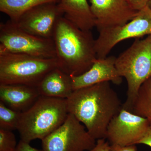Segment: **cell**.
<instances>
[{
  "mask_svg": "<svg viewBox=\"0 0 151 151\" xmlns=\"http://www.w3.org/2000/svg\"><path fill=\"white\" fill-rule=\"evenodd\" d=\"M67 102L68 113L83 124L96 140L106 139L109 123L123 107L109 81L74 90Z\"/></svg>",
  "mask_w": 151,
  "mask_h": 151,
  "instance_id": "1",
  "label": "cell"
},
{
  "mask_svg": "<svg viewBox=\"0 0 151 151\" xmlns=\"http://www.w3.org/2000/svg\"><path fill=\"white\" fill-rule=\"evenodd\" d=\"M57 68L70 76L89 70L97 59L91 30H83L64 17L58 22L52 37Z\"/></svg>",
  "mask_w": 151,
  "mask_h": 151,
  "instance_id": "2",
  "label": "cell"
},
{
  "mask_svg": "<svg viewBox=\"0 0 151 151\" xmlns=\"http://www.w3.org/2000/svg\"><path fill=\"white\" fill-rule=\"evenodd\" d=\"M68 113L67 99L40 96L21 113L17 129L21 140L29 143L42 140L62 124Z\"/></svg>",
  "mask_w": 151,
  "mask_h": 151,
  "instance_id": "3",
  "label": "cell"
},
{
  "mask_svg": "<svg viewBox=\"0 0 151 151\" xmlns=\"http://www.w3.org/2000/svg\"><path fill=\"white\" fill-rule=\"evenodd\" d=\"M116 67L120 76L127 80V100L122 108L130 111L143 83L151 77V36L137 39L116 57Z\"/></svg>",
  "mask_w": 151,
  "mask_h": 151,
  "instance_id": "4",
  "label": "cell"
},
{
  "mask_svg": "<svg viewBox=\"0 0 151 151\" xmlns=\"http://www.w3.org/2000/svg\"><path fill=\"white\" fill-rule=\"evenodd\" d=\"M57 67L56 58L19 53L0 54V84L37 86L50 70Z\"/></svg>",
  "mask_w": 151,
  "mask_h": 151,
  "instance_id": "5",
  "label": "cell"
},
{
  "mask_svg": "<svg viewBox=\"0 0 151 151\" xmlns=\"http://www.w3.org/2000/svg\"><path fill=\"white\" fill-rule=\"evenodd\" d=\"M19 53L45 58H56L52 39L38 37L8 21L0 24V54Z\"/></svg>",
  "mask_w": 151,
  "mask_h": 151,
  "instance_id": "6",
  "label": "cell"
},
{
  "mask_svg": "<svg viewBox=\"0 0 151 151\" xmlns=\"http://www.w3.org/2000/svg\"><path fill=\"white\" fill-rule=\"evenodd\" d=\"M41 141L43 151H87L97 142L70 113L62 124Z\"/></svg>",
  "mask_w": 151,
  "mask_h": 151,
  "instance_id": "7",
  "label": "cell"
},
{
  "mask_svg": "<svg viewBox=\"0 0 151 151\" xmlns=\"http://www.w3.org/2000/svg\"><path fill=\"white\" fill-rule=\"evenodd\" d=\"M151 29V9L147 5L139 11L129 22L100 30L95 41L97 58L107 57L114 46L122 41L150 35Z\"/></svg>",
  "mask_w": 151,
  "mask_h": 151,
  "instance_id": "8",
  "label": "cell"
},
{
  "mask_svg": "<svg viewBox=\"0 0 151 151\" xmlns=\"http://www.w3.org/2000/svg\"><path fill=\"white\" fill-rule=\"evenodd\" d=\"M151 125V121L122 108L109 123L106 139L110 145H137Z\"/></svg>",
  "mask_w": 151,
  "mask_h": 151,
  "instance_id": "9",
  "label": "cell"
},
{
  "mask_svg": "<svg viewBox=\"0 0 151 151\" xmlns=\"http://www.w3.org/2000/svg\"><path fill=\"white\" fill-rule=\"evenodd\" d=\"M63 16L58 3H48L28 11L14 23L32 35L52 39L58 22Z\"/></svg>",
  "mask_w": 151,
  "mask_h": 151,
  "instance_id": "10",
  "label": "cell"
},
{
  "mask_svg": "<svg viewBox=\"0 0 151 151\" xmlns=\"http://www.w3.org/2000/svg\"><path fill=\"white\" fill-rule=\"evenodd\" d=\"M90 9L98 31L103 29L122 25L137 14L126 0H90Z\"/></svg>",
  "mask_w": 151,
  "mask_h": 151,
  "instance_id": "11",
  "label": "cell"
},
{
  "mask_svg": "<svg viewBox=\"0 0 151 151\" xmlns=\"http://www.w3.org/2000/svg\"><path fill=\"white\" fill-rule=\"evenodd\" d=\"M116 58L113 55L105 58H97L86 72L77 76H71L73 91L105 81H111L116 85L122 84V77L115 65Z\"/></svg>",
  "mask_w": 151,
  "mask_h": 151,
  "instance_id": "12",
  "label": "cell"
},
{
  "mask_svg": "<svg viewBox=\"0 0 151 151\" xmlns=\"http://www.w3.org/2000/svg\"><path fill=\"white\" fill-rule=\"evenodd\" d=\"M40 96L37 86L0 84V101L21 113L30 108Z\"/></svg>",
  "mask_w": 151,
  "mask_h": 151,
  "instance_id": "13",
  "label": "cell"
},
{
  "mask_svg": "<svg viewBox=\"0 0 151 151\" xmlns=\"http://www.w3.org/2000/svg\"><path fill=\"white\" fill-rule=\"evenodd\" d=\"M40 96L67 99L73 90L71 76L58 68L50 70L37 86Z\"/></svg>",
  "mask_w": 151,
  "mask_h": 151,
  "instance_id": "14",
  "label": "cell"
},
{
  "mask_svg": "<svg viewBox=\"0 0 151 151\" xmlns=\"http://www.w3.org/2000/svg\"><path fill=\"white\" fill-rule=\"evenodd\" d=\"M60 9L65 19L83 30H91L95 19L87 0H60Z\"/></svg>",
  "mask_w": 151,
  "mask_h": 151,
  "instance_id": "15",
  "label": "cell"
},
{
  "mask_svg": "<svg viewBox=\"0 0 151 151\" xmlns=\"http://www.w3.org/2000/svg\"><path fill=\"white\" fill-rule=\"evenodd\" d=\"M60 0H0V11L16 22L28 11L37 6L48 3H58Z\"/></svg>",
  "mask_w": 151,
  "mask_h": 151,
  "instance_id": "16",
  "label": "cell"
},
{
  "mask_svg": "<svg viewBox=\"0 0 151 151\" xmlns=\"http://www.w3.org/2000/svg\"><path fill=\"white\" fill-rule=\"evenodd\" d=\"M130 112L151 121V77L141 86Z\"/></svg>",
  "mask_w": 151,
  "mask_h": 151,
  "instance_id": "17",
  "label": "cell"
},
{
  "mask_svg": "<svg viewBox=\"0 0 151 151\" xmlns=\"http://www.w3.org/2000/svg\"><path fill=\"white\" fill-rule=\"evenodd\" d=\"M21 113L0 101V129L12 131L17 130Z\"/></svg>",
  "mask_w": 151,
  "mask_h": 151,
  "instance_id": "18",
  "label": "cell"
},
{
  "mask_svg": "<svg viewBox=\"0 0 151 151\" xmlns=\"http://www.w3.org/2000/svg\"><path fill=\"white\" fill-rule=\"evenodd\" d=\"M17 145L12 131L0 129V151H15Z\"/></svg>",
  "mask_w": 151,
  "mask_h": 151,
  "instance_id": "19",
  "label": "cell"
},
{
  "mask_svg": "<svg viewBox=\"0 0 151 151\" xmlns=\"http://www.w3.org/2000/svg\"><path fill=\"white\" fill-rule=\"evenodd\" d=\"M106 139H102L97 140L94 147L87 151H109L110 144Z\"/></svg>",
  "mask_w": 151,
  "mask_h": 151,
  "instance_id": "20",
  "label": "cell"
},
{
  "mask_svg": "<svg viewBox=\"0 0 151 151\" xmlns=\"http://www.w3.org/2000/svg\"><path fill=\"white\" fill-rule=\"evenodd\" d=\"M135 10L139 11L147 6L149 0H127Z\"/></svg>",
  "mask_w": 151,
  "mask_h": 151,
  "instance_id": "21",
  "label": "cell"
},
{
  "mask_svg": "<svg viewBox=\"0 0 151 151\" xmlns=\"http://www.w3.org/2000/svg\"><path fill=\"white\" fill-rule=\"evenodd\" d=\"M136 145L129 146H120L119 145H110L109 151H137Z\"/></svg>",
  "mask_w": 151,
  "mask_h": 151,
  "instance_id": "22",
  "label": "cell"
},
{
  "mask_svg": "<svg viewBox=\"0 0 151 151\" xmlns=\"http://www.w3.org/2000/svg\"><path fill=\"white\" fill-rule=\"evenodd\" d=\"M15 151H43L42 150H39L33 147L30 145L29 143L24 142L21 140L19 141L17 148Z\"/></svg>",
  "mask_w": 151,
  "mask_h": 151,
  "instance_id": "23",
  "label": "cell"
},
{
  "mask_svg": "<svg viewBox=\"0 0 151 151\" xmlns=\"http://www.w3.org/2000/svg\"><path fill=\"white\" fill-rule=\"evenodd\" d=\"M138 144H143L151 147V125L143 138L138 142Z\"/></svg>",
  "mask_w": 151,
  "mask_h": 151,
  "instance_id": "24",
  "label": "cell"
},
{
  "mask_svg": "<svg viewBox=\"0 0 151 151\" xmlns=\"http://www.w3.org/2000/svg\"><path fill=\"white\" fill-rule=\"evenodd\" d=\"M147 5L151 9V0H149V1Z\"/></svg>",
  "mask_w": 151,
  "mask_h": 151,
  "instance_id": "25",
  "label": "cell"
},
{
  "mask_svg": "<svg viewBox=\"0 0 151 151\" xmlns=\"http://www.w3.org/2000/svg\"><path fill=\"white\" fill-rule=\"evenodd\" d=\"M150 35L151 36V30H150Z\"/></svg>",
  "mask_w": 151,
  "mask_h": 151,
  "instance_id": "26",
  "label": "cell"
},
{
  "mask_svg": "<svg viewBox=\"0 0 151 151\" xmlns=\"http://www.w3.org/2000/svg\"><path fill=\"white\" fill-rule=\"evenodd\" d=\"M126 1H127V0H126Z\"/></svg>",
  "mask_w": 151,
  "mask_h": 151,
  "instance_id": "27",
  "label": "cell"
}]
</instances>
